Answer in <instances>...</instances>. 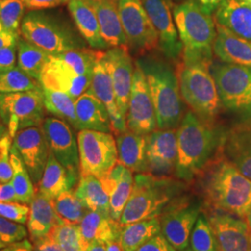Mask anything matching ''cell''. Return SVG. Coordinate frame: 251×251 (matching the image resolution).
Here are the masks:
<instances>
[{
    "instance_id": "cell-1",
    "label": "cell",
    "mask_w": 251,
    "mask_h": 251,
    "mask_svg": "<svg viewBox=\"0 0 251 251\" xmlns=\"http://www.w3.org/2000/svg\"><path fill=\"white\" fill-rule=\"evenodd\" d=\"M203 210H220L246 220L251 206V179L223 152L196 178Z\"/></svg>"
},
{
    "instance_id": "cell-2",
    "label": "cell",
    "mask_w": 251,
    "mask_h": 251,
    "mask_svg": "<svg viewBox=\"0 0 251 251\" xmlns=\"http://www.w3.org/2000/svg\"><path fill=\"white\" fill-rule=\"evenodd\" d=\"M226 130L188 111L177 128L178 159L175 176L181 181H192L223 152Z\"/></svg>"
},
{
    "instance_id": "cell-3",
    "label": "cell",
    "mask_w": 251,
    "mask_h": 251,
    "mask_svg": "<svg viewBox=\"0 0 251 251\" xmlns=\"http://www.w3.org/2000/svg\"><path fill=\"white\" fill-rule=\"evenodd\" d=\"M147 81L158 129H176L182 119L179 78L170 64L152 57L136 61Z\"/></svg>"
},
{
    "instance_id": "cell-4",
    "label": "cell",
    "mask_w": 251,
    "mask_h": 251,
    "mask_svg": "<svg viewBox=\"0 0 251 251\" xmlns=\"http://www.w3.org/2000/svg\"><path fill=\"white\" fill-rule=\"evenodd\" d=\"M179 180L149 172L137 173L131 195L126 204L119 224L124 226L159 217L173 199L183 194L184 185Z\"/></svg>"
},
{
    "instance_id": "cell-5",
    "label": "cell",
    "mask_w": 251,
    "mask_h": 251,
    "mask_svg": "<svg viewBox=\"0 0 251 251\" xmlns=\"http://www.w3.org/2000/svg\"><path fill=\"white\" fill-rule=\"evenodd\" d=\"M173 17L182 44L183 63L211 66L217 30L211 14L187 0L173 9Z\"/></svg>"
},
{
    "instance_id": "cell-6",
    "label": "cell",
    "mask_w": 251,
    "mask_h": 251,
    "mask_svg": "<svg viewBox=\"0 0 251 251\" xmlns=\"http://www.w3.org/2000/svg\"><path fill=\"white\" fill-rule=\"evenodd\" d=\"M103 52L80 48L51 56L39 78L42 88L77 96L85 85L83 75L93 73L95 63Z\"/></svg>"
},
{
    "instance_id": "cell-7",
    "label": "cell",
    "mask_w": 251,
    "mask_h": 251,
    "mask_svg": "<svg viewBox=\"0 0 251 251\" xmlns=\"http://www.w3.org/2000/svg\"><path fill=\"white\" fill-rule=\"evenodd\" d=\"M181 98L198 117L214 120L222 102L210 66L201 63H183L179 73Z\"/></svg>"
},
{
    "instance_id": "cell-8",
    "label": "cell",
    "mask_w": 251,
    "mask_h": 251,
    "mask_svg": "<svg viewBox=\"0 0 251 251\" xmlns=\"http://www.w3.org/2000/svg\"><path fill=\"white\" fill-rule=\"evenodd\" d=\"M222 105L242 117H251V68L221 63L211 67Z\"/></svg>"
},
{
    "instance_id": "cell-9",
    "label": "cell",
    "mask_w": 251,
    "mask_h": 251,
    "mask_svg": "<svg viewBox=\"0 0 251 251\" xmlns=\"http://www.w3.org/2000/svg\"><path fill=\"white\" fill-rule=\"evenodd\" d=\"M45 112L43 88L0 93V117L12 139L21 129L43 125Z\"/></svg>"
},
{
    "instance_id": "cell-10",
    "label": "cell",
    "mask_w": 251,
    "mask_h": 251,
    "mask_svg": "<svg viewBox=\"0 0 251 251\" xmlns=\"http://www.w3.org/2000/svg\"><path fill=\"white\" fill-rule=\"evenodd\" d=\"M80 176L104 178L118 163L117 142L110 132L82 129L77 133Z\"/></svg>"
},
{
    "instance_id": "cell-11",
    "label": "cell",
    "mask_w": 251,
    "mask_h": 251,
    "mask_svg": "<svg viewBox=\"0 0 251 251\" xmlns=\"http://www.w3.org/2000/svg\"><path fill=\"white\" fill-rule=\"evenodd\" d=\"M21 36L52 56L80 49V43L70 31L39 10L30 11L24 17Z\"/></svg>"
},
{
    "instance_id": "cell-12",
    "label": "cell",
    "mask_w": 251,
    "mask_h": 251,
    "mask_svg": "<svg viewBox=\"0 0 251 251\" xmlns=\"http://www.w3.org/2000/svg\"><path fill=\"white\" fill-rule=\"evenodd\" d=\"M202 210V202L182 194L173 199L159 216L161 233L177 251L188 248L191 233Z\"/></svg>"
},
{
    "instance_id": "cell-13",
    "label": "cell",
    "mask_w": 251,
    "mask_h": 251,
    "mask_svg": "<svg viewBox=\"0 0 251 251\" xmlns=\"http://www.w3.org/2000/svg\"><path fill=\"white\" fill-rule=\"evenodd\" d=\"M117 6L127 49L135 54H144L158 48V36L141 2L117 0Z\"/></svg>"
},
{
    "instance_id": "cell-14",
    "label": "cell",
    "mask_w": 251,
    "mask_h": 251,
    "mask_svg": "<svg viewBox=\"0 0 251 251\" xmlns=\"http://www.w3.org/2000/svg\"><path fill=\"white\" fill-rule=\"evenodd\" d=\"M126 120L127 128L138 134H150L157 128L156 115L147 81L136 63Z\"/></svg>"
},
{
    "instance_id": "cell-15",
    "label": "cell",
    "mask_w": 251,
    "mask_h": 251,
    "mask_svg": "<svg viewBox=\"0 0 251 251\" xmlns=\"http://www.w3.org/2000/svg\"><path fill=\"white\" fill-rule=\"evenodd\" d=\"M50 151L76 180L80 177L77 137L73 126L57 117H46L42 125Z\"/></svg>"
},
{
    "instance_id": "cell-16",
    "label": "cell",
    "mask_w": 251,
    "mask_h": 251,
    "mask_svg": "<svg viewBox=\"0 0 251 251\" xmlns=\"http://www.w3.org/2000/svg\"><path fill=\"white\" fill-rule=\"evenodd\" d=\"M157 36L158 48L171 61L182 56V44L174 22L171 0H140Z\"/></svg>"
},
{
    "instance_id": "cell-17",
    "label": "cell",
    "mask_w": 251,
    "mask_h": 251,
    "mask_svg": "<svg viewBox=\"0 0 251 251\" xmlns=\"http://www.w3.org/2000/svg\"><path fill=\"white\" fill-rule=\"evenodd\" d=\"M12 146L25 165L34 184L37 185L50 155V147L42 126L19 130L13 138Z\"/></svg>"
},
{
    "instance_id": "cell-18",
    "label": "cell",
    "mask_w": 251,
    "mask_h": 251,
    "mask_svg": "<svg viewBox=\"0 0 251 251\" xmlns=\"http://www.w3.org/2000/svg\"><path fill=\"white\" fill-rule=\"evenodd\" d=\"M215 234L219 251H251V229L246 220L220 210H203Z\"/></svg>"
},
{
    "instance_id": "cell-19",
    "label": "cell",
    "mask_w": 251,
    "mask_h": 251,
    "mask_svg": "<svg viewBox=\"0 0 251 251\" xmlns=\"http://www.w3.org/2000/svg\"><path fill=\"white\" fill-rule=\"evenodd\" d=\"M148 172L157 176L175 173L178 159L177 129H158L147 135Z\"/></svg>"
},
{
    "instance_id": "cell-20",
    "label": "cell",
    "mask_w": 251,
    "mask_h": 251,
    "mask_svg": "<svg viewBox=\"0 0 251 251\" xmlns=\"http://www.w3.org/2000/svg\"><path fill=\"white\" fill-rule=\"evenodd\" d=\"M105 60L113 82L117 107L126 118L134 72L128 49L124 47L112 48L105 51Z\"/></svg>"
},
{
    "instance_id": "cell-21",
    "label": "cell",
    "mask_w": 251,
    "mask_h": 251,
    "mask_svg": "<svg viewBox=\"0 0 251 251\" xmlns=\"http://www.w3.org/2000/svg\"><path fill=\"white\" fill-rule=\"evenodd\" d=\"M89 90L107 108L112 125V132L117 135L126 130V120L117 107L113 82L105 60V52L102 53L95 63Z\"/></svg>"
},
{
    "instance_id": "cell-22",
    "label": "cell",
    "mask_w": 251,
    "mask_h": 251,
    "mask_svg": "<svg viewBox=\"0 0 251 251\" xmlns=\"http://www.w3.org/2000/svg\"><path fill=\"white\" fill-rule=\"evenodd\" d=\"M223 153L243 175L251 179V117L242 119L226 130Z\"/></svg>"
},
{
    "instance_id": "cell-23",
    "label": "cell",
    "mask_w": 251,
    "mask_h": 251,
    "mask_svg": "<svg viewBox=\"0 0 251 251\" xmlns=\"http://www.w3.org/2000/svg\"><path fill=\"white\" fill-rule=\"evenodd\" d=\"M100 180L110 198V216L114 221L119 223L133 188V172L118 162Z\"/></svg>"
},
{
    "instance_id": "cell-24",
    "label": "cell",
    "mask_w": 251,
    "mask_h": 251,
    "mask_svg": "<svg viewBox=\"0 0 251 251\" xmlns=\"http://www.w3.org/2000/svg\"><path fill=\"white\" fill-rule=\"evenodd\" d=\"M213 53L225 63L251 68V41L234 35L225 27L216 24Z\"/></svg>"
},
{
    "instance_id": "cell-25",
    "label": "cell",
    "mask_w": 251,
    "mask_h": 251,
    "mask_svg": "<svg viewBox=\"0 0 251 251\" xmlns=\"http://www.w3.org/2000/svg\"><path fill=\"white\" fill-rule=\"evenodd\" d=\"M214 21L234 35L251 41V4L246 0H223Z\"/></svg>"
},
{
    "instance_id": "cell-26",
    "label": "cell",
    "mask_w": 251,
    "mask_h": 251,
    "mask_svg": "<svg viewBox=\"0 0 251 251\" xmlns=\"http://www.w3.org/2000/svg\"><path fill=\"white\" fill-rule=\"evenodd\" d=\"M77 130L90 129L112 132L107 108L90 90L75 100Z\"/></svg>"
},
{
    "instance_id": "cell-27",
    "label": "cell",
    "mask_w": 251,
    "mask_h": 251,
    "mask_svg": "<svg viewBox=\"0 0 251 251\" xmlns=\"http://www.w3.org/2000/svg\"><path fill=\"white\" fill-rule=\"evenodd\" d=\"M118 162L135 173L148 172L146 146L147 135L126 129L116 135Z\"/></svg>"
},
{
    "instance_id": "cell-28",
    "label": "cell",
    "mask_w": 251,
    "mask_h": 251,
    "mask_svg": "<svg viewBox=\"0 0 251 251\" xmlns=\"http://www.w3.org/2000/svg\"><path fill=\"white\" fill-rule=\"evenodd\" d=\"M96 12L100 35L109 48H127L126 38L117 10V0H87Z\"/></svg>"
},
{
    "instance_id": "cell-29",
    "label": "cell",
    "mask_w": 251,
    "mask_h": 251,
    "mask_svg": "<svg viewBox=\"0 0 251 251\" xmlns=\"http://www.w3.org/2000/svg\"><path fill=\"white\" fill-rule=\"evenodd\" d=\"M29 205L27 230L32 241L49 235L56 225L64 223L56 213L52 200L42 196L37 191Z\"/></svg>"
},
{
    "instance_id": "cell-30",
    "label": "cell",
    "mask_w": 251,
    "mask_h": 251,
    "mask_svg": "<svg viewBox=\"0 0 251 251\" xmlns=\"http://www.w3.org/2000/svg\"><path fill=\"white\" fill-rule=\"evenodd\" d=\"M68 9L81 36L95 50L109 48L100 35L99 21L93 7L87 0H69Z\"/></svg>"
},
{
    "instance_id": "cell-31",
    "label": "cell",
    "mask_w": 251,
    "mask_h": 251,
    "mask_svg": "<svg viewBox=\"0 0 251 251\" xmlns=\"http://www.w3.org/2000/svg\"><path fill=\"white\" fill-rule=\"evenodd\" d=\"M83 250L93 241L107 243L119 239L122 226L109 216L89 210L79 224Z\"/></svg>"
},
{
    "instance_id": "cell-32",
    "label": "cell",
    "mask_w": 251,
    "mask_h": 251,
    "mask_svg": "<svg viewBox=\"0 0 251 251\" xmlns=\"http://www.w3.org/2000/svg\"><path fill=\"white\" fill-rule=\"evenodd\" d=\"M78 180L72 177L63 165L55 158L53 153L50 151L45 171L36 185V191L46 198L54 200L64 192L73 190Z\"/></svg>"
},
{
    "instance_id": "cell-33",
    "label": "cell",
    "mask_w": 251,
    "mask_h": 251,
    "mask_svg": "<svg viewBox=\"0 0 251 251\" xmlns=\"http://www.w3.org/2000/svg\"><path fill=\"white\" fill-rule=\"evenodd\" d=\"M75 194L89 210L110 216V198L100 179L95 176H80Z\"/></svg>"
},
{
    "instance_id": "cell-34",
    "label": "cell",
    "mask_w": 251,
    "mask_h": 251,
    "mask_svg": "<svg viewBox=\"0 0 251 251\" xmlns=\"http://www.w3.org/2000/svg\"><path fill=\"white\" fill-rule=\"evenodd\" d=\"M160 233L161 225L159 217L143 220L122 226L119 242L123 251H135Z\"/></svg>"
},
{
    "instance_id": "cell-35",
    "label": "cell",
    "mask_w": 251,
    "mask_h": 251,
    "mask_svg": "<svg viewBox=\"0 0 251 251\" xmlns=\"http://www.w3.org/2000/svg\"><path fill=\"white\" fill-rule=\"evenodd\" d=\"M51 56L52 55L20 36L17 42L18 67L30 76L39 81L41 73Z\"/></svg>"
},
{
    "instance_id": "cell-36",
    "label": "cell",
    "mask_w": 251,
    "mask_h": 251,
    "mask_svg": "<svg viewBox=\"0 0 251 251\" xmlns=\"http://www.w3.org/2000/svg\"><path fill=\"white\" fill-rule=\"evenodd\" d=\"M10 163L13 171L10 181L13 185L17 200L20 203L28 205L32 202L36 190L25 165L13 146H11L10 149Z\"/></svg>"
},
{
    "instance_id": "cell-37",
    "label": "cell",
    "mask_w": 251,
    "mask_h": 251,
    "mask_svg": "<svg viewBox=\"0 0 251 251\" xmlns=\"http://www.w3.org/2000/svg\"><path fill=\"white\" fill-rule=\"evenodd\" d=\"M46 111L77 129L75 100L62 91L43 88Z\"/></svg>"
},
{
    "instance_id": "cell-38",
    "label": "cell",
    "mask_w": 251,
    "mask_h": 251,
    "mask_svg": "<svg viewBox=\"0 0 251 251\" xmlns=\"http://www.w3.org/2000/svg\"><path fill=\"white\" fill-rule=\"evenodd\" d=\"M54 209L58 216L66 224L79 225L89 209L75 194V190H69L52 200Z\"/></svg>"
},
{
    "instance_id": "cell-39",
    "label": "cell",
    "mask_w": 251,
    "mask_h": 251,
    "mask_svg": "<svg viewBox=\"0 0 251 251\" xmlns=\"http://www.w3.org/2000/svg\"><path fill=\"white\" fill-rule=\"evenodd\" d=\"M42 89L40 82L19 67L0 75V93H16Z\"/></svg>"
},
{
    "instance_id": "cell-40",
    "label": "cell",
    "mask_w": 251,
    "mask_h": 251,
    "mask_svg": "<svg viewBox=\"0 0 251 251\" xmlns=\"http://www.w3.org/2000/svg\"><path fill=\"white\" fill-rule=\"evenodd\" d=\"M189 244L193 251H219L213 229L203 210L192 231Z\"/></svg>"
},
{
    "instance_id": "cell-41",
    "label": "cell",
    "mask_w": 251,
    "mask_h": 251,
    "mask_svg": "<svg viewBox=\"0 0 251 251\" xmlns=\"http://www.w3.org/2000/svg\"><path fill=\"white\" fill-rule=\"evenodd\" d=\"M49 235L63 251H84L79 225H56Z\"/></svg>"
},
{
    "instance_id": "cell-42",
    "label": "cell",
    "mask_w": 251,
    "mask_h": 251,
    "mask_svg": "<svg viewBox=\"0 0 251 251\" xmlns=\"http://www.w3.org/2000/svg\"><path fill=\"white\" fill-rule=\"evenodd\" d=\"M26 9L23 0H0V23L11 33L21 36V25Z\"/></svg>"
},
{
    "instance_id": "cell-43",
    "label": "cell",
    "mask_w": 251,
    "mask_h": 251,
    "mask_svg": "<svg viewBox=\"0 0 251 251\" xmlns=\"http://www.w3.org/2000/svg\"><path fill=\"white\" fill-rule=\"evenodd\" d=\"M27 236L28 230L25 225L0 216V245L3 248L23 241L26 239Z\"/></svg>"
},
{
    "instance_id": "cell-44",
    "label": "cell",
    "mask_w": 251,
    "mask_h": 251,
    "mask_svg": "<svg viewBox=\"0 0 251 251\" xmlns=\"http://www.w3.org/2000/svg\"><path fill=\"white\" fill-rule=\"evenodd\" d=\"M13 139L6 133L0 139V182L7 183L12 179V167L10 163V149Z\"/></svg>"
},
{
    "instance_id": "cell-45",
    "label": "cell",
    "mask_w": 251,
    "mask_h": 251,
    "mask_svg": "<svg viewBox=\"0 0 251 251\" xmlns=\"http://www.w3.org/2000/svg\"><path fill=\"white\" fill-rule=\"evenodd\" d=\"M30 208L27 204L20 202H1L0 216L21 225H25L28 221Z\"/></svg>"
},
{
    "instance_id": "cell-46",
    "label": "cell",
    "mask_w": 251,
    "mask_h": 251,
    "mask_svg": "<svg viewBox=\"0 0 251 251\" xmlns=\"http://www.w3.org/2000/svg\"><path fill=\"white\" fill-rule=\"evenodd\" d=\"M135 251H177L169 240L160 233L152 237L149 241Z\"/></svg>"
},
{
    "instance_id": "cell-47",
    "label": "cell",
    "mask_w": 251,
    "mask_h": 251,
    "mask_svg": "<svg viewBox=\"0 0 251 251\" xmlns=\"http://www.w3.org/2000/svg\"><path fill=\"white\" fill-rule=\"evenodd\" d=\"M17 46L0 49V75L13 69L16 64Z\"/></svg>"
},
{
    "instance_id": "cell-48",
    "label": "cell",
    "mask_w": 251,
    "mask_h": 251,
    "mask_svg": "<svg viewBox=\"0 0 251 251\" xmlns=\"http://www.w3.org/2000/svg\"><path fill=\"white\" fill-rule=\"evenodd\" d=\"M69 0H23L27 9L31 11L51 9L68 3Z\"/></svg>"
},
{
    "instance_id": "cell-49",
    "label": "cell",
    "mask_w": 251,
    "mask_h": 251,
    "mask_svg": "<svg viewBox=\"0 0 251 251\" xmlns=\"http://www.w3.org/2000/svg\"><path fill=\"white\" fill-rule=\"evenodd\" d=\"M34 251H63L50 235L37 238L33 241Z\"/></svg>"
},
{
    "instance_id": "cell-50",
    "label": "cell",
    "mask_w": 251,
    "mask_h": 251,
    "mask_svg": "<svg viewBox=\"0 0 251 251\" xmlns=\"http://www.w3.org/2000/svg\"><path fill=\"white\" fill-rule=\"evenodd\" d=\"M20 36L7 30L0 23V49L5 47L17 46Z\"/></svg>"
},
{
    "instance_id": "cell-51",
    "label": "cell",
    "mask_w": 251,
    "mask_h": 251,
    "mask_svg": "<svg viewBox=\"0 0 251 251\" xmlns=\"http://www.w3.org/2000/svg\"><path fill=\"white\" fill-rule=\"evenodd\" d=\"M0 201L1 202H18L11 181L7 183L0 182Z\"/></svg>"
},
{
    "instance_id": "cell-52",
    "label": "cell",
    "mask_w": 251,
    "mask_h": 251,
    "mask_svg": "<svg viewBox=\"0 0 251 251\" xmlns=\"http://www.w3.org/2000/svg\"><path fill=\"white\" fill-rule=\"evenodd\" d=\"M197 4L199 8L206 11L208 14H212L223 0H190Z\"/></svg>"
},
{
    "instance_id": "cell-53",
    "label": "cell",
    "mask_w": 251,
    "mask_h": 251,
    "mask_svg": "<svg viewBox=\"0 0 251 251\" xmlns=\"http://www.w3.org/2000/svg\"><path fill=\"white\" fill-rule=\"evenodd\" d=\"M0 251H34L33 244L28 240L25 239L20 242L11 244L5 248L0 249Z\"/></svg>"
},
{
    "instance_id": "cell-54",
    "label": "cell",
    "mask_w": 251,
    "mask_h": 251,
    "mask_svg": "<svg viewBox=\"0 0 251 251\" xmlns=\"http://www.w3.org/2000/svg\"><path fill=\"white\" fill-rule=\"evenodd\" d=\"M85 251H106V243L93 241L90 243Z\"/></svg>"
},
{
    "instance_id": "cell-55",
    "label": "cell",
    "mask_w": 251,
    "mask_h": 251,
    "mask_svg": "<svg viewBox=\"0 0 251 251\" xmlns=\"http://www.w3.org/2000/svg\"><path fill=\"white\" fill-rule=\"evenodd\" d=\"M106 251H124L120 242H119V239L117 240H113V241H109L106 243Z\"/></svg>"
},
{
    "instance_id": "cell-56",
    "label": "cell",
    "mask_w": 251,
    "mask_h": 251,
    "mask_svg": "<svg viewBox=\"0 0 251 251\" xmlns=\"http://www.w3.org/2000/svg\"><path fill=\"white\" fill-rule=\"evenodd\" d=\"M6 133H8L7 127L3 124L2 120H1V117H0V139H1L4 135L6 134Z\"/></svg>"
},
{
    "instance_id": "cell-57",
    "label": "cell",
    "mask_w": 251,
    "mask_h": 251,
    "mask_svg": "<svg viewBox=\"0 0 251 251\" xmlns=\"http://www.w3.org/2000/svg\"><path fill=\"white\" fill-rule=\"evenodd\" d=\"M246 222H247V224L249 225L250 228L251 229V206L250 210H249V212H248V214H247V217H246Z\"/></svg>"
},
{
    "instance_id": "cell-58",
    "label": "cell",
    "mask_w": 251,
    "mask_h": 251,
    "mask_svg": "<svg viewBox=\"0 0 251 251\" xmlns=\"http://www.w3.org/2000/svg\"><path fill=\"white\" fill-rule=\"evenodd\" d=\"M192 251V249L191 248H186V249H184V250H181V251Z\"/></svg>"
},
{
    "instance_id": "cell-59",
    "label": "cell",
    "mask_w": 251,
    "mask_h": 251,
    "mask_svg": "<svg viewBox=\"0 0 251 251\" xmlns=\"http://www.w3.org/2000/svg\"></svg>"
},
{
    "instance_id": "cell-60",
    "label": "cell",
    "mask_w": 251,
    "mask_h": 251,
    "mask_svg": "<svg viewBox=\"0 0 251 251\" xmlns=\"http://www.w3.org/2000/svg\"><path fill=\"white\" fill-rule=\"evenodd\" d=\"M2 248H3V247H2V246H1V245H0V249H2Z\"/></svg>"
},
{
    "instance_id": "cell-61",
    "label": "cell",
    "mask_w": 251,
    "mask_h": 251,
    "mask_svg": "<svg viewBox=\"0 0 251 251\" xmlns=\"http://www.w3.org/2000/svg\"><path fill=\"white\" fill-rule=\"evenodd\" d=\"M137 1H139V2H140V0H137Z\"/></svg>"
}]
</instances>
